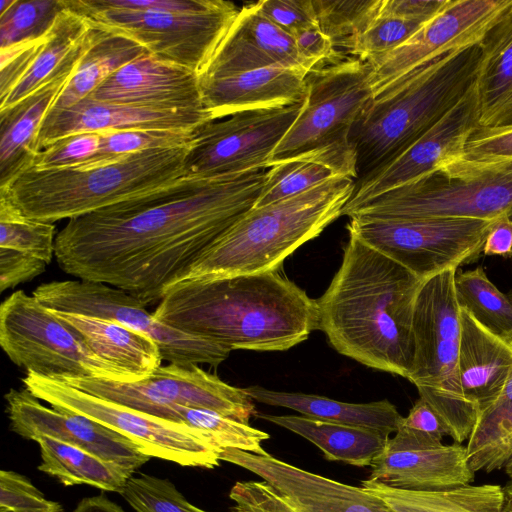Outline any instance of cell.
Wrapping results in <instances>:
<instances>
[{
	"label": "cell",
	"instance_id": "obj_1",
	"mask_svg": "<svg viewBox=\"0 0 512 512\" xmlns=\"http://www.w3.org/2000/svg\"><path fill=\"white\" fill-rule=\"evenodd\" d=\"M268 169L187 177L70 219L57 233L55 257L78 279L159 302L219 237L256 204Z\"/></svg>",
	"mask_w": 512,
	"mask_h": 512
},
{
	"label": "cell",
	"instance_id": "obj_2",
	"mask_svg": "<svg viewBox=\"0 0 512 512\" xmlns=\"http://www.w3.org/2000/svg\"><path fill=\"white\" fill-rule=\"evenodd\" d=\"M423 281L349 234L342 263L316 300L318 330L340 354L408 378L415 353L414 304Z\"/></svg>",
	"mask_w": 512,
	"mask_h": 512
},
{
	"label": "cell",
	"instance_id": "obj_3",
	"mask_svg": "<svg viewBox=\"0 0 512 512\" xmlns=\"http://www.w3.org/2000/svg\"><path fill=\"white\" fill-rule=\"evenodd\" d=\"M153 316L230 351H285L319 326L317 301L278 271L170 285Z\"/></svg>",
	"mask_w": 512,
	"mask_h": 512
},
{
	"label": "cell",
	"instance_id": "obj_4",
	"mask_svg": "<svg viewBox=\"0 0 512 512\" xmlns=\"http://www.w3.org/2000/svg\"><path fill=\"white\" fill-rule=\"evenodd\" d=\"M478 44L439 57L373 97L349 132L357 180L392 161L439 122L475 83Z\"/></svg>",
	"mask_w": 512,
	"mask_h": 512
},
{
	"label": "cell",
	"instance_id": "obj_5",
	"mask_svg": "<svg viewBox=\"0 0 512 512\" xmlns=\"http://www.w3.org/2000/svg\"><path fill=\"white\" fill-rule=\"evenodd\" d=\"M354 189V178L336 177L297 195L252 208L173 284L278 271L290 254L342 216Z\"/></svg>",
	"mask_w": 512,
	"mask_h": 512
},
{
	"label": "cell",
	"instance_id": "obj_6",
	"mask_svg": "<svg viewBox=\"0 0 512 512\" xmlns=\"http://www.w3.org/2000/svg\"><path fill=\"white\" fill-rule=\"evenodd\" d=\"M190 146L148 150L91 168L30 167L0 188V196L29 219H74L181 178Z\"/></svg>",
	"mask_w": 512,
	"mask_h": 512
},
{
	"label": "cell",
	"instance_id": "obj_7",
	"mask_svg": "<svg viewBox=\"0 0 512 512\" xmlns=\"http://www.w3.org/2000/svg\"><path fill=\"white\" fill-rule=\"evenodd\" d=\"M350 218H512V160L463 157L345 213Z\"/></svg>",
	"mask_w": 512,
	"mask_h": 512
},
{
	"label": "cell",
	"instance_id": "obj_8",
	"mask_svg": "<svg viewBox=\"0 0 512 512\" xmlns=\"http://www.w3.org/2000/svg\"><path fill=\"white\" fill-rule=\"evenodd\" d=\"M458 268L425 279L413 312L415 353L408 380L439 414L454 442L468 440L478 413L465 401L459 379L460 308L455 293Z\"/></svg>",
	"mask_w": 512,
	"mask_h": 512
},
{
	"label": "cell",
	"instance_id": "obj_9",
	"mask_svg": "<svg viewBox=\"0 0 512 512\" xmlns=\"http://www.w3.org/2000/svg\"><path fill=\"white\" fill-rule=\"evenodd\" d=\"M64 4L90 25L130 38L155 58L197 74L209 62L240 10L223 0L193 13L113 8L99 0H64Z\"/></svg>",
	"mask_w": 512,
	"mask_h": 512
},
{
	"label": "cell",
	"instance_id": "obj_10",
	"mask_svg": "<svg viewBox=\"0 0 512 512\" xmlns=\"http://www.w3.org/2000/svg\"><path fill=\"white\" fill-rule=\"evenodd\" d=\"M0 345L26 373L132 382L124 371L95 354L75 329L22 290L1 303Z\"/></svg>",
	"mask_w": 512,
	"mask_h": 512
},
{
	"label": "cell",
	"instance_id": "obj_11",
	"mask_svg": "<svg viewBox=\"0 0 512 512\" xmlns=\"http://www.w3.org/2000/svg\"><path fill=\"white\" fill-rule=\"evenodd\" d=\"M22 382L39 400L122 434L150 458L206 469L217 467L221 461L222 450L203 432L187 424L102 399L57 379L26 373Z\"/></svg>",
	"mask_w": 512,
	"mask_h": 512
},
{
	"label": "cell",
	"instance_id": "obj_12",
	"mask_svg": "<svg viewBox=\"0 0 512 512\" xmlns=\"http://www.w3.org/2000/svg\"><path fill=\"white\" fill-rule=\"evenodd\" d=\"M348 232L425 280L476 262L493 220L350 218Z\"/></svg>",
	"mask_w": 512,
	"mask_h": 512
},
{
	"label": "cell",
	"instance_id": "obj_13",
	"mask_svg": "<svg viewBox=\"0 0 512 512\" xmlns=\"http://www.w3.org/2000/svg\"><path fill=\"white\" fill-rule=\"evenodd\" d=\"M369 61L341 56L311 69L305 77L306 99L286 135L274 150L269 167L340 142H348L350 129L373 98Z\"/></svg>",
	"mask_w": 512,
	"mask_h": 512
},
{
	"label": "cell",
	"instance_id": "obj_14",
	"mask_svg": "<svg viewBox=\"0 0 512 512\" xmlns=\"http://www.w3.org/2000/svg\"><path fill=\"white\" fill-rule=\"evenodd\" d=\"M58 380V379H57ZM60 381L91 395L170 420L173 405L208 409L248 424L256 414L244 388L229 385L196 364L161 365L148 378L120 382L97 378Z\"/></svg>",
	"mask_w": 512,
	"mask_h": 512
},
{
	"label": "cell",
	"instance_id": "obj_15",
	"mask_svg": "<svg viewBox=\"0 0 512 512\" xmlns=\"http://www.w3.org/2000/svg\"><path fill=\"white\" fill-rule=\"evenodd\" d=\"M33 296L50 310L115 320L148 335L163 361L217 366L230 350L216 342L187 334L157 321L146 304L128 292L88 280L52 281L39 285Z\"/></svg>",
	"mask_w": 512,
	"mask_h": 512
},
{
	"label": "cell",
	"instance_id": "obj_16",
	"mask_svg": "<svg viewBox=\"0 0 512 512\" xmlns=\"http://www.w3.org/2000/svg\"><path fill=\"white\" fill-rule=\"evenodd\" d=\"M304 102L239 112L199 126L185 158L184 176L214 177L268 169L274 150Z\"/></svg>",
	"mask_w": 512,
	"mask_h": 512
},
{
	"label": "cell",
	"instance_id": "obj_17",
	"mask_svg": "<svg viewBox=\"0 0 512 512\" xmlns=\"http://www.w3.org/2000/svg\"><path fill=\"white\" fill-rule=\"evenodd\" d=\"M511 3L512 0H449L408 40L369 61L373 67V97L435 59L478 44Z\"/></svg>",
	"mask_w": 512,
	"mask_h": 512
},
{
	"label": "cell",
	"instance_id": "obj_18",
	"mask_svg": "<svg viewBox=\"0 0 512 512\" xmlns=\"http://www.w3.org/2000/svg\"><path fill=\"white\" fill-rule=\"evenodd\" d=\"M479 126L474 83L456 106L402 154L355 181L353 195L343 208L342 215L365 201L463 157L467 139Z\"/></svg>",
	"mask_w": 512,
	"mask_h": 512
},
{
	"label": "cell",
	"instance_id": "obj_19",
	"mask_svg": "<svg viewBox=\"0 0 512 512\" xmlns=\"http://www.w3.org/2000/svg\"><path fill=\"white\" fill-rule=\"evenodd\" d=\"M370 467L369 480L405 490L450 489L471 484L475 478L466 446L456 442L444 445L401 425Z\"/></svg>",
	"mask_w": 512,
	"mask_h": 512
},
{
	"label": "cell",
	"instance_id": "obj_20",
	"mask_svg": "<svg viewBox=\"0 0 512 512\" xmlns=\"http://www.w3.org/2000/svg\"><path fill=\"white\" fill-rule=\"evenodd\" d=\"M5 401L11 429L27 440L49 436L134 473L150 459L122 434L82 415L45 406L27 388L10 389Z\"/></svg>",
	"mask_w": 512,
	"mask_h": 512
},
{
	"label": "cell",
	"instance_id": "obj_21",
	"mask_svg": "<svg viewBox=\"0 0 512 512\" xmlns=\"http://www.w3.org/2000/svg\"><path fill=\"white\" fill-rule=\"evenodd\" d=\"M220 459L256 474L271 484L297 512H392L362 487L347 485L266 456L223 449Z\"/></svg>",
	"mask_w": 512,
	"mask_h": 512
},
{
	"label": "cell",
	"instance_id": "obj_22",
	"mask_svg": "<svg viewBox=\"0 0 512 512\" xmlns=\"http://www.w3.org/2000/svg\"><path fill=\"white\" fill-rule=\"evenodd\" d=\"M213 121L206 109H159L101 102L87 96L65 109L50 110L37 138V151L77 133L126 129L194 131Z\"/></svg>",
	"mask_w": 512,
	"mask_h": 512
},
{
	"label": "cell",
	"instance_id": "obj_23",
	"mask_svg": "<svg viewBox=\"0 0 512 512\" xmlns=\"http://www.w3.org/2000/svg\"><path fill=\"white\" fill-rule=\"evenodd\" d=\"M94 100L159 109H205L199 74L151 54L126 64L90 95Z\"/></svg>",
	"mask_w": 512,
	"mask_h": 512
},
{
	"label": "cell",
	"instance_id": "obj_24",
	"mask_svg": "<svg viewBox=\"0 0 512 512\" xmlns=\"http://www.w3.org/2000/svg\"><path fill=\"white\" fill-rule=\"evenodd\" d=\"M269 66L310 71L293 37L265 17L257 2L249 3L239 10L199 77L219 78Z\"/></svg>",
	"mask_w": 512,
	"mask_h": 512
},
{
	"label": "cell",
	"instance_id": "obj_25",
	"mask_svg": "<svg viewBox=\"0 0 512 512\" xmlns=\"http://www.w3.org/2000/svg\"><path fill=\"white\" fill-rule=\"evenodd\" d=\"M92 26V25H91ZM97 34L92 26L84 42L55 75L13 106L0 110V188L32 166L40 128L57 97L75 73Z\"/></svg>",
	"mask_w": 512,
	"mask_h": 512
},
{
	"label": "cell",
	"instance_id": "obj_26",
	"mask_svg": "<svg viewBox=\"0 0 512 512\" xmlns=\"http://www.w3.org/2000/svg\"><path fill=\"white\" fill-rule=\"evenodd\" d=\"M307 70L269 66L219 78H201L204 108L213 120L233 114L289 106L306 99Z\"/></svg>",
	"mask_w": 512,
	"mask_h": 512
},
{
	"label": "cell",
	"instance_id": "obj_27",
	"mask_svg": "<svg viewBox=\"0 0 512 512\" xmlns=\"http://www.w3.org/2000/svg\"><path fill=\"white\" fill-rule=\"evenodd\" d=\"M459 319L461 390L479 415L495 401L512 372V338L494 334L465 309L460 308Z\"/></svg>",
	"mask_w": 512,
	"mask_h": 512
},
{
	"label": "cell",
	"instance_id": "obj_28",
	"mask_svg": "<svg viewBox=\"0 0 512 512\" xmlns=\"http://www.w3.org/2000/svg\"><path fill=\"white\" fill-rule=\"evenodd\" d=\"M475 79L480 127L512 126V3L480 42Z\"/></svg>",
	"mask_w": 512,
	"mask_h": 512
},
{
	"label": "cell",
	"instance_id": "obj_29",
	"mask_svg": "<svg viewBox=\"0 0 512 512\" xmlns=\"http://www.w3.org/2000/svg\"><path fill=\"white\" fill-rule=\"evenodd\" d=\"M51 311L75 329L95 354L124 371L132 382L148 378L162 365L157 344L142 332L115 320Z\"/></svg>",
	"mask_w": 512,
	"mask_h": 512
},
{
	"label": "cell",
	"instance_id": "obj_30",
	"mask_svg": "<svg viewBox=\"0 0 512 512\" xmlns=\"http://www.w3.org/2000/svg\"><path fill=\"white\" fill-rule=\"evenodd\" d=\"M336 177L357 179L356 155L349 141L314 149L269 167L253 208L297 195Z\"/></svg>",
	"mask_w": 512,
	"mask_h": 512
},
{
	"label": "cell",
	"instance_id": "obj_31",
	"mask_svg": "<svg viewBox=\"0 0 512 512\" xmlns=\"http://www.w3.org/2000/svg\"><path fill=\"white\" fill-rule=\"evenodd\" d=\"M244 390L253 401L288 408L318 420L375 430L386 436L397 431L403 418L386 399L348 403L319 395L271 390L258 385Z\"/></svg>",
	"mask_w": 512,
	"mask_h": 512
},
{
	"label": "cell",
	"instance_id": "obj_32",
	"mask_svg": "<svg viewBox=\"0 0 512 512\" xmlns=\"http://www.w3.org/2000/svg\"><path fill=\"white\" fill-rule=\"evenodd\" d=\"M255 416L307 439L323 452L325 459L357 467L370 466L390 437L375 430L303 415L256 412Z\"/></svg>",
	"mask_w": 512,
	"mask_h": 512
},
{
	"label": "cell",
	"instance_id": "obj_33",
	"mask_svg": "<svg viewBox=\"0 0 512 512\" xmlns=\"http://www.w3.org/2000/svg\"><path fill=\"white\" fill-rule=\"evenodd\" d=\"M361 487L381 499L392 512H503V487L497 484L415 491L367 479Z\"/></svg>",
	"mask_w": 512,
	"mask_h": 512
},
{
	"label": "cell",
	"instance_id": "obj_34",
	"mask_svg": "<svg viewBox=\"0 0 512 512\" xmlns=\"http://www.w3.org/2000/svg\"><path fill=\"white\" fill-rule=\"evenodd\" d=\"M40 448L38 469L64 486L87 484L121 493L134 475L131 470L106 461L82 448L41 435L34 439Z\"/></svg>",
	"mask_w": 512,
	"mask_h": 512
},
{
	"label": "cell",
	"instance_id": "obj_35",
	"mask_svg": "<svg viewBox=\"0 0 512 512\" xmlns=\"http://www.w3.org/2000/svg\"><path fill=\"white\" fill-rule=\"evenodd\" d=\"M147 54L150 53L136 41L97 28L95 40L50 110L73 106L89 96L117 70Z\"/></svg>",
	"mask_w": 512,
	"mask_h": 512
},
{
	"label": "cell",
	"instance_id": "obj_36",
	"mask_svg": "<svg viewBox=\"0 0 512 512\" xmlns=\"http://www.w3.org/2000/svg\"><path fill=\"white\" fill-rule=\"evenodd\" d=\"M91 29L92 26L82 15L64 4V9L47 34L30 70L10 94L0 101V110L15 105L49 81L73 51L84 42Z\"/></svg>",
	"mask_w": 512,
	"mask_h": 512
},
{
	"label": "cell",
	"instance_id": "obj_37",
	"mask_svg": "<svg viewBox=\"0 0 512 512\" xmlns=\"http://www.w3.org/2000/svg\"><path fill=\"white\" fill-rule=\"evenodd\" d=\"M466 447L474 472L501 469L512 458V372L495 401L479 414Z\"/></svg>",
	"mask_w": 512,
	"mask_h": 512
},
{
	"label": "cell",
	"instance_id": "obj_38",
	"mask_svg": "<svg viewBox=\"0 0 512 512\" xmlns=\"http://www.w3.org/2000/svg\"><path fill=\"white\" fill-rule=\"evenodd\" d=\"M455 293L460 308L496 335L512 338V303L487 277L482 267L456 272Z\"/></svg>",
	"mask_w": 512,
	"mask_h": 512
},
{
	"label": "cell",
	"instance_id": "obj_39",
	"mask_svg": "<svg viewBox=\"0 0 512 512\" xmlns=\"http://www.w3.org/2000/svg\"><path fill=\"white\" fill-rule=\"evenodd\" d=\"M382 0H313L317 24L334 50L352 56L358 40L380 14Z\"/></svg>",
	"mask_w": 512,
	"mask_h": 512
},
{
	"label": "cell",
	"instance_id": "obj_40",
	"mask_svg": "<svg viewBox=\"0 0 512 512\" xmlns=\"http://www.w3.org/2000/svg\"><path fill=\"white\" fill-rule=\"evenodd\" d=\"M194 131L172 129L101 131L98 153L84 168L106 165L125 156L148 150L190 146L194 140Z\"/></svg>",
	"mask_w": 512,
	"mask_h": 512
},
{
	"label": "cell",
	"instance_id": "obj_41",
	"mask_svg": "<svg viewBox=\"0 0 512 512\" xmlns=\"http://www.w3.org/2000/svg\"><path fill=\"white\" fill-rule=\"evenodd\" d=\"M180 421L203 432L221 450L237 449L266 456L262 442L270 435L218 412L181 406Z\"/></svg>",
	"mask_w": 512,
	"mask_h": 512
},
{
	"label": "cell",
	"instance_id": "obj_42",
	"mask_svg": "<svg viewBox=\"0 0 512 512\" xmlns=\"http://www.w3.org/2000/svg\"><path fill=\"white\" fill-rule=\"evenodd\" d=\"M56 235L53 223L25 217L0 196V248L25 253L49 264L55 255Z\"/></svg>",
	"mask_w": 512,
	"mask_h": 512
},
{
	"label": "cell",
	"instance_id": "obj_43",
	"mask_svg": "<svg viewBox=\"0 0 512 512\" xmlns=\"http://www.w3.org/2000/svg\"><path fill=\"white\" fill-rule=\"evenodd\" d=\"M63 9V0H14L0 14V49L46 36Z\"/></svg>",
	"mask_w": 512,
	"mask_h": 512
},
{
	"label": "cell",
	"instance_id": "obj_44",
	"mask_svg": "<svg viewBox=\"0 0 512 512\" xmlns=\"http://www.w3.org/2000/svg\"><path fill=\"white\" fill-rule=\"evenodd\" d=\"M135 512H207L191 504L168 479L131 476L120 493Z\"/></svg>",
	"mask_w": 512,
	"mask_h": 512
},
{
	"label": "cell",
	"instance_id": "obj_45",
	"mask_svg": "<svg viewBox=\"0 0 512 512\" xmlns=\"http://www.w3.org/2000/svg\"><path fill=\"white\" fill-rule=\"evenodd\" d=\"M99 132H84L59 138L34 157L38 169L84 168L95 158L100 147Z\"/></svg>",
	"mask_w": 512,
	"mask_h": 512
},
{
	"label": "cell",
	"instance_id": "obj_46",
	"mask_svg": "<svg viewBox=\"0 0 512 512\" xmlns=\"http://www.w3.org/2000/svg\"><path fill=\"white\" fill-rule=\"evenodd\" d=\"M424 24L400 17L379 15L358 40L353 57L364 61L374 60L400 46Z\"/></svg>",
	"mask_w": 512,
	"mask_h": 512
},
{
	"label": "cell",
	"instance_id": "obj_47",
	"mask_svg": "<svg viewBox=\"0 0 512 512\" xmlns=\"http://www.w3.org/2000/svg\"><path fill=\"white\" fill-rule=\"evenodd\" d=\"M0 512H65L59 502L45 498L25 476L0 471Z\"/></svg>",
	"mask_w": 512,
	"mask_h": 512
},
{
	"label": "cell",
	"instance_id": "obj_48",
	"mask_svg": "<svg viewBox=\"0 0 512 512\" xmlns=\"http://www.w3.org/2000/svg\"><path fill=\"white\" fill-rule=\"evenodd\" d=\"M232 512H297L289 501L266 481H238L231 488Z\"/></svg>",
	"mask_w": 512,
	"mask_h": 512
},
{
	"label": "cell",
	"instance_id": "obj_49",
	"mask_svg": "<svg viewBox=\"0 0 512 512\" xmlns=\"http://www.w3.org/2000/svg\"><path fill=\"white\" fill-rule=\"evenodd\" d=\"M46 36L0 49V101H3L30 70Z\"/></svg>",
	"mask_w": 512,
	"mask_h": 512
},
{
	"label": "cell",
	"instance_id": "obj_50",
	"mask_svg": "<svg viewBox=\"0 0 512 512\" xmlns=\"http://www.w3.org/2000/svg\"><path fill=\"white\" fill-rule=\"evenodd\" d=\"M463 158L475 161L512 160V126L478 127L467 139Z\"/></svg>",
	"mask_w": 512,
	"mask_h": 512
},
{
	"label": "cell",
	"instance_id": "obj_51",
	"mask_svg": "<svg viewBox=\"0 0 512 512\" xmlns=\"http://www.w3.org/2000/svg\"><path fill=\"white\" fill-rule=\"evenodd\" d=\"M257 5L265 17L291 36L301 28L317 24L313 0H263Z\"/></svg>",
	"mask_w": 512,
	"mask_h": 512
},
{
	"label": "cell",
	"instance_id": "obj_52",
	"mask_svg": "<svg viewBox=\"0 0 512 512\" xmlns=\"http://www.w3.org/2000/svg\"><path fill=\"white\" fill-rule=\"evenodd\" d=\"M46 263L31 255L0 248V290L14 288L45 271Z\"/></svg>",
	"mask_w": 512,
	"mask_h": 512
},
{
	"label": "cell",
	"instance_id": "obj_53",
	"mask_svg": "<svg viewBox=\"0 0 512 512\" xmlns=\"http://www.w3.org/2000/svg\"><path fill=\"white\" fill-rule=\"evenodd\" d=\"M292 37L298 54L310 70L344 56L334 50L330 39L321 31L318 24L301 28L295 31Z\"/></svg>",
	"mask_w": 512,
	"mask_h": 512
},
{
	"label": "cell",
	"instance_id": "obj_54",
	"mask_svg": "<svg viewBox=\"0 0 512 512\" xmlns=\"http://www.w3.org/2000/svg\"><path fill=\"white\" fill-rule=\"evenodd\" d=\"M449 0H382L379 15L395 16L426 23L434 18Z\"/></svg>",
	"mask_w": 512,
	"mask_h": 512
},
{
	"label": "cell",
	"instance_id": "obj_55",
	"mask_svg": "<svg viewBox=\"0 0 512 512\" xmlns=\"http://www.w3.org/2000/svg\"><path fill=\"white\" fill-rule=\"evenodd\" d=\"M411 430L430 435L438 440L451 436V431L439 414L420 398L414 403L408 415L403 417L400 424Z\"/></svg>",
	"mask_w": 512,
	"mask_h": 512
},
{
	"label": "cell",
	"instance_id": "obj_56",
	"mask_svg": "<svg viewBox=\"0 0 512 512\" xmlns=\"http://www.w3.org/2000/svg\"><path fill=\"white\" fill-rule=\"evenodd\" d=\"M107 7L158 10L179 13L201 12L211 8L216 0H99Z\"/></svg>",
	"mask_w": 512,
	"mask_h": 512
},
{
	"label": "cell",
	"instance_id": "obj_57",
	"mask_svg": "<svg viewBox=\"0 0 512 512\" xmlns=\"http://www.w3.org/2000/svg\"><path fill=\"white\" fill-rule=\"evenodd\" d=\"M483 254L510 258L512 255V218L500 216L493 220L486 237Z\"/></svg>",
	"mask_w": 512,
	"mask_h": 512
},
{
	"label": "cell",
	"instance_id": "obj_58",
	"mask_svg": "<svg viewBox=\"0 0 512 512\" xmlns=\"http://www.w3.org/2000/svg\"><path fill=\"white\" fill-rule=\"evenodd\" d=\"M73 512H126L104 495L82 499Z\"/></svg>",
	"mask_w": 512,
	"mask_h": 512
},
{
	"label": "cell",
	"instance_id": "obj_59",
	"mask_svg": "<svg viewBox=\"0 0 512 512\" xmlns=\"http://www.w3.org/2000/svg\"><path fill=\"white\" fill-rule=\"evenodd\" d=\"M503 512H512V480L503 487Z\"/></svg>",
	"mask_w": 512,
	"mask_h": 512
},
{
	"label": "cell",
	"instance_id": "obj_60",
	"mask_svg": "<svg viewBox=\"0 0 512 512\" xmlns=\"http://www.w3.org/2000/svg\"><path fill=\"white\" fill-rule=\"evenodd\" d=\"M14 0H1L0 1V14L5 12L12 4Z\"/></svg>",
	"mask_w": 512,
	"mask_h": 512
},
{
	"label": "cell",
	"instance_id": "obj_61",
	"mask_svg": "<svg viewBox=\"0 0 512 512\" xmlns=\"http://www.w3.org/2000/svg\"><path fill=\"white\" fill-rule=\"evenodd\" d=\"M506 474L512 479V458L504 466Z\"/></svg>",
	"mask_w": 512,
	"mask_h": 512
},
{
	"label": "cell",
	"instance_id": "obj_62",
	"mask_svg": "<svg viewBox=\"0 0 512 512\" xmlns=\"http://www.w3.org/2000/svg\"><path fill=\"white\" fill-rule=\"evenodd\" d=\"M510 302L512 303V289L506 294Z\"/></svg>",
	"mask_w": 512,
	"mask_h": 512
},
{
	"label": "cell",
	"instance_id": "obj_63",
	"mask_svg": "<svg viewBox=\"0 0 512 512\" xmlns=\"http://www.w3.org/2000/svg\"><path fill=\"white\" fill-rule=\"evenodd\" d=\"M510 259H512V255H511Z\"/></svg>",
	"mask_w": 512,
	"mask_h": 512
}]
</instances>
